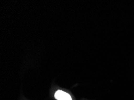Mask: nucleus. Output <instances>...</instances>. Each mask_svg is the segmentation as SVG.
<instances>
[{"instance_id":"f257e3e1","label":"nucleus","mask_w":134,"mask_h":100,"mask_svg":"<svg viewBox=\"0 0 134 100\" xmlns=\"http://www.w3.org/2000/svg\"><path fill=\"white\" fill-rule=\"evenodd\" d=\"M55 98L57 100H72L69 93L60 90L56 92L55 93Z\"/></svg>"}]
</instances>
